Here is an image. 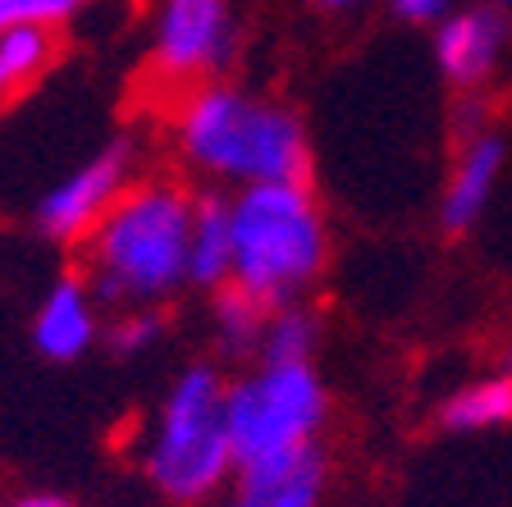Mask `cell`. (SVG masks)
Returning <instances> with one entry per match:
<instances>
[{"label":"cell","instance_id":"6da1fadb","mask_svg":"<svg viewBox=\"0 0 512 507\" xmlns=\"http://www.w3.org/2000/svg\"><path fill=\"white\" fill-rule=\"evenodd\" d=\"M174 147L202 179L238 183H307L311 147L293 110L247 96L229 83H202L174 106Z\"/></svg>","mask_w":512,"mask_h":507},{"label":"cell","instance_id":"7a4b0ae2","mask_svg":"<svg viewBox=\"0 0 512 507\" xmlns=\"http://www.w3.org/2000/svg\"><path fill=\"white\" fill-rule=\"evenodd\" d=\"M197 192L174 179L128 183L106 220L87 233V284L110 307L165 302L188 279Z\"/></svg>","mask_w":512,"mask_h":507},{"label":"cell","instance_id":"3957f363","mask_svg":"<svg viewBox=\"0 0 512 507\" xmlns=\"http://www.w3.org/2000/svg\"><path fill=\"white\" fill-rule=\"evenodd\" d=\"M234 220V279L270 311L298 302L325 265V220L307 183H256L229 201Z\"/></svg>","mask_w":512,"mask_h":507},{"label":"cell","instance_id":"277c9868","mask_svg":"<svg viewBox=\"0 0 512 507\" xmlns=\"http://www.w3.org/2000/svg\"><path fill=\"white\" fill-rule=\"evenodd\" d=\"M224 393L229 384L220 380V370L192 366L160 402L142 471L156 494H165L174 507H202L238 471L229 421H224Z\"/></svg>","mask_w":512,"mask_h":507},{"label":"cell","instance_id":"5b68a950","mask_svg":"<svg viewBox=\"0 0 512 507\" xmlns=\"http://www.w3.org/2000/svg\"><path fill=\"white\" fill-rule=\"evenodd\" d=\"M325 412H330L325 384L311 366L261 361V370H247L224 393V421H229L238 466L316 444Z\"/></svg>","mask_w":512,"mask_h":507},{"label":"cell","instance_id":"8992f818","mask_svg":"<svg viewBox=\"0 0 512 507\" xmlns=\"http://www.w3.org/2000/svg\"><path fill=\"white\" fill-rule=\"evenodd\" d=\"M234 42L238 28L229 0H160L151 74L183 96L229 69Z\"/></svg>","mask_w":512,"mask_h":507},{"label":"cell","instance_id":"52a82bcc","mask_svg":"<svg viewBox=\"0 0 512 507\" xmlns=\"http://www.w3.org/2000/svg\"><path fill=\"white\" fill-rule=\"evenodd\" d=\"M133 183V147L110 142L101 156L78 165L69 179H60L37 206V229L55 243H87V233L106 220V211L124 197Z\"/></svg>","mask_w":512,"mask_h":507},{"label":"cell","instance_id":"ba28073f","mask_svg":"<svg viewBox=\"0 0 512 507\" xmlns=\"http://www.w3.org/2000/svg\"><path fill=\"white\" fill-rule=\"evenodd\" d=\"M325 453L320 444L247 462L234 471V507H320L325 498Z\"/></svg>","mask_w":512,"mask_h":507},{"label":"cell","instance_id":"9c48e42d","mask_svg":"<svg viewBox=\"0 0 512 507\" xmlns=\"http://www.w3.org/2000/svg\"><path fill=\"white\" fill-rule=\"evenodd\" d=\"M96 293L83 275H64L42 297L37 320H32V348L46 361H78L96 343Z\"/></svg>","mask_w":512,"mask_h":507},{"label":"cell","instance_id":"30bf717a","mask_svg":"<svg viewBox=\"0 0 512 507\" xmlns=\"http://www.w3.org/2000/svg\"><path fill=\"white\" fill-rule=\"evenodd\" d=\"M503 14L480 5V10H462L453 19L439 23V37H435V60L453 83L462 87H476L480 78H490V69L499 64L503 51Z\"/></svg>","mask_w":512,"mask_h":507},{"label":"cell","instance_id":"8fae6325","mask_svg":"<svg viewBox=\"0 0 512 507\" xmlns=\"http://www.w3.org/2000/svg\"><path fill=\"white\" fill-rule=\"evenodd\" d=\"M234 279V220L220 192H197L188 233V284L224 288Z\"/></svg>","mask_w":512,"mask_h":507},{"label":"cell","instance_id":"7c38bea8","mask_svg":"<svg viewBox=\"0 0 512 507\" xmlns=\"http://www.w3.org/2000/svg\"><path fill=\"white\" fill-rule=\"evenodd\" d=\"M503 169V138L499 133H476L462 147V160L453 169V183L444 192V224L448 229H471L494 192V179Z\"/></svg>","mask_w":512,"mask_h":507},{"label":"cell","instance_id":"4fadbf2b","mask_svg":"<svg viewBox=\"0 0 512 507\" xmlns=\"http://www.w3.org/2000/svg\"><path fill=\"white\" fill-rule=\"evenodd\" d=\"M439 421L448 430H494V425L512 421V375H490L467 389H458L444 402Z\"/></svg>","mask_w":512,"mask_h":507},{"label":"cell","instance_id":"5bb4252c","mask_svg":"<svg viewBox=\"0 0 512 507\" xmlns=\"http://www.w3.org/2000/svg\"><path fill=\"white\" fill-rule=\"evenodd\" d=\"M266 320H270L266 302H256V297L243 293L238 284L220 288V297H215V334H220V348L229 352V357H252V352H261Z\"/></svg>","mask_w":512,"mask_h":507},{"label":"cell","instance_id":"9a60e30c","mask_svg":"<svg viewBox=\"0 0 512 507\" xmlns=\"http://www.w3.org/2000/svg\"><path fill=\"white\" fill-rule=\"evenodd\" d=\"M320 343V320L307 307L288 302L275 307L266 320V338H261V361H275V366H311Z\"/></svg>","mask_w":512,"mask_h":507},{"label":"cell","instance_id":"2e32d148","mask_svg":"<svg viewBox=\"0 0 512 507\" xmlns=\"http://www.w3.org/2000/svg\"><path fill=\"white\" fill-rule=\"evenodd\" d=\"M55 55H60L55 28H42V23H10V28H0V64L10 69L19 92L51 69Z\"/></svg>","mask_w":512,"mask_h":507},{"label":"cell","instance_id":"e0dca14e","mask_svg":"<svg viewBox=\"0 0 512 507\" xmlns=\"http://www.w3.org/2000/svg\"><path fill=\"white\" fill-rule=\"evenodd\" d=\"M92 0H0V28L10 23H42V28H60L74 14H83Z\"/></svg>","mask_w":512,"mask_h":507},{"label":"cell","instance_id":"ac0fdd59","mask_svg":"<svg viewBox=\"0 0 512 507\" xmlns=\"http://www.w3.org/2000/svg\"><path fill=\"white\" fill-rule=\"evenodd\" d=\"M160 338V316L151 307H128L124 316L115 320V329H110V348L124 352V357H133V352H147L151 343Z\"/></svg>","mask_w":512,"mask_h":507},{"label":"cell","instance_id":"d6986e66","mask_svg":"<svg viewBox=\"0 0 512 507\" xmlns=\"http://www.w3.org/2000/svg\"><path fill=\"white\" fill-rule=\"evenodd\" d=\"M394 10L403 14L407 23H435L448 14V0H394Z\"/></svg>","mask_w":512,"mask_h":507},{"label":"cell","instance_id":"ffe728a7","mask_svg":"<svg viewBox=\"0 0 512 507\" xmlns=\"http://www.w3.org/2000/svg\"><path fill=\"white\" fill-rule=\"evenodd\" d=\"M0 507H74V503H69V498H60V494H46V489H28V494L5 498Z\"/></svg>","mask_w":512,"mask_h":507},{"label":"cell","instance_id":"44dd1931","mask_svg":"<svg viewBox=\"0 0 512 507\" xmlns=\"http://www.w3.org/2000/svg\"><path fill=\"white\" fill-rule=\"evenodd\" d=\"M14 96H19V87H14V78H10V69L0 64V106H10Z\"/></svg>","mask_w":512,"mask_h":507},{"label":"cell","instance_id":"7402d4cb","mask_svg":"<svg viewBox=\"0 0 512 507\" xmlns=\"http://www.w3.org/2000/svg\"><path fill=\"white\" fill-rule=\"evenodd\" d=\"M325 10H352V5H362V0H320Z\"/></svg>","mask_w":512,"mask_h":507},{"label":"cell","instance_id":"603a6c76","mask_svg":"<svg viewBox=\"0 0 512 507\" xmlns=\"http://www.w3.org/2000/svg\"><path fill=\"white\" fill-rule=\"evenodd\" d=\"M503 361H508V375H512V348H508V357H503Z\"/></svg>","mask_w":512,"mask_h":507},{"label":"cell","instance_id":"cb8c5ba5","mask_svg":"<svg viewBox=\"0 0 512 507\" xmlns=\"http://www.w3.org/2000/svg\"><path fill=\"white\" fill-rule=\"evenodd\" d=\"M202 507H206V503H202Z\"/></svg>","mask_w":512,"mask_h":507}]
</instances>
